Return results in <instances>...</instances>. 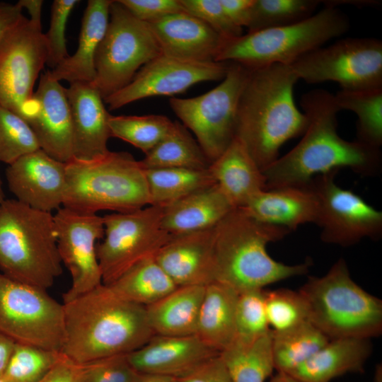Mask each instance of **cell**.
<instances>
[{"mask_svg":"<svg viewBox=\"0 0 382 382\" xmlns=\"http://www.w3.org/2000/svg\"><path fill=\"white\" fill-rule=\"evenodd\" d=\"M62 356V352L16 343L1 378L8 382H38Z\"/></svg>","mask_w":382,"mask_h":382,"instance_id":"f35d334b","label":"cell"},{"mask_svg":"<svg viewBox=\"0 0 382 382\" xmlns=\"http://www.w3.org/2000/svg\"><path fill=\"white\" fill-rule=\"evenodd\" d=\"M272 332L274 369L285 373L305 362L330 340L308 320L286 330Z\"/></svg>","mask_w":382,"mask_h":382,"instance_id":"e575fe53","label":"cell"},{"mask_svg":"<svg viewBox=\"0 0 382 382\" xmlns=\"http://www.w3.org/2000/svg\"><path fill=\"white\" fill-rule=\"evenodd\" d=\"M272 332L250 341L235 339L219 353L233 382H265L274 369Z\"/></svg>","mask_w":382,"mask_h":382,"instance_id":"4dcf8cb0","label":"cell"},{"mask_svg":"<svg viewBox=\"0 0 382 382\" xmlns=\"http://www.w3.org/2000/svg\"><path fill=\"white\" fill-rule=\"evenodd\" d=\"M134 382H177L176 378L154 374L139 373Z\"/></svg>","mask_w":382,"mask_h":382,"instance_id":"11a10c76","label":"cell"},{"mask_svg":"<svg viewBox=\"0 0 382 382\" xmlns=\"http://www.w3.org/2000/svg\"><path fill=\"white\" fill-rule=\"evenodd\" d=\"M4 199H4V190H3V188H2V184H1V178H0V205L4 202Z\"/></svg>","mask_w":382,"mask_h":382,"instance_id":"6f0895ef","label":"cell"},{"mask_svg":"<svg viewBox=\"0 0 382 382\" xmlns=\"http://www.w3.org/2000/svg\"><path fill=\"white\" fill-rule=\"evenodd\" d=\"M15 345L13 340L0 333V378L6 369Z\"/></svg>","mask_w":382,"mask_h":382,"instance_id":"816d5d0a","label":"cell"},{"mask_svg":"<svg viewBox=\"0 0 382 382\" xmlns=\"http://www.w3.org/2000/svg\"><path fill=\"white\" fill-rule=\"evenodd\" d=\"M73 129V157L88 160L109 150L111 137L103 98L92 83L75 81L65 88Z\"/></svg>","mask_w":382,"mask_h":382,"instance_id":"7402d4cb","label":"cell"},{"mask_svg":"<svg viewBox=\"0 0 382 382\" xmlns=\"http://www.w3.org/2000/svg\"><path fill=\"white\" fill-rule=\"evenodd\" d=\"M0 382H8V381L4 379L3 378H0Z\"/></svg>","mask_w":382,"mask_h":382,"instance_id":"680465c9","label":"cell"},{"mask_svg":"<svg viewBox=\"0 0 382 382\" xmlns=\"http://www.w3.org/2000/svg\"><path fill=\"white\" fill-rule=\"evenodd\" d=\"M319 0H254L248 32L294 24L314 14Z\"/></svg>","mask_w":382,"mask_h":382,"instance_id":"74e56055","label":"cell"},{"mask_svg":"<svg viewBox=\"0 0 382 382\" xmlns=\"http://www.w3.org/2000/svg\"><path fill=\"white\" fill-rule=\"evenodd\" d=\"M229 62H194L161 54L144 65L129 84L103 100L110 110L153 96L180 94L196 83L222 80Z\"/></svg>","mask_w":382,"mask_h":382,"instance_id":"e0dca14e","label":"cell"},{"mask_svg":"<svg viewBox=\"0 0 382 382\" xmlns=\"http://www.w3.org/2000/svg\"><path fill=\"white\" fill-rule=\"evenodd\" d=\"M150 205L166 207L215 183L209 169L165 168L145 169Z\"/></svg>","mask_w":382,"mask_h":382,"instance_id":"836d02e7","label":"cell"},{"mask_svg":"<svg viewBox=\"0 0 382 382\" xmlns=\"http://www.w3.org/2000/svg\"><path fill=\"white\" fill-rule=\"evenodd\" d=\"M322 4L324 6H330L337 8V6L341 4H352L355 6H378L381 4V1L374 0H366V1H340V0H329L322 1Z\"/></svg>","mask_w":382,"mask_h":382,"instance_id":"db71d44e","label":"cell"},{"mask_svg":"<svg viewBox=\"0 0 382 382\" xmlns=\"http://www.w3.org/2000/svg\"><path fill=\"white\" fill-rule=\"evenodd\" d=\"M180 2L186 12L206 23L224 38L243 35V29L230 21L219 0H180Z\"/></svg>","mask_w":382,"mask_h":382,"instance_id":"f6af8a7d","label":"cell"},{"mask_svg":"<svg viewBox=\"0 0 382 382\" xmlns=\"http://www.w3.org/2000/svg\"><path fill=\"white\" fill-rule=\"evenodd\" d=\"M349 28L346 14L337 8L324 6L294 24L224 38L216 62H235L250 70L276 64L290 66L328 41L344 35Z\"/></svg>","mask_w":382,"mask_h":382,"instance_id":"ba28073f","label":"cell"},{"mask_svg":"<svg viewBox=\"0 0 382 382\" xmlns=\"http://www.w3.org/2000/svg\"><path fill=\"white\" fill-rule=\"evenodd\" d=\"M230 21L239 28L248 26L254 0H219Z\"/></svg>","mask_w":382,"mask_h":382,"instance_id":"681fc988","label":"cell"},{"mask_svg":"<svg viewBox=\"0 0 382 382\" xmlns=\"http://www.w3.org/2000/svg\"><path fill=\"white\" fill-rule=\"evenodd\" d=\"M205 286H183L146 307L149 326L154 335H195Z\"/></svg>","mask_w":382,"mask_h":382,"instance_id":"f546056e","label":"cell"},{"mask_svg":"<svg viewBox=\"0 0 382 382\" xmlns=\"http://www.w3.org/2000/svg\"><path fill=\"white\" fill-rule=\"evenodd\" d=\"M372 352L371 339L343 337L329 341L289 374L303 382H330L347 373H361Z\"/></svg>","mask_w":382,"mask_h":382,"instance_id":"d4e9b609","label":"cell"},{"mask_svg":"<svg viewBox=\"0 0 382 382\" xmlns=\"http://www.w3.org/2000/svg\"><path fill=\"white\" fill-rule=\"evenodd\" d=\"M308 126L301 141L262 170L265 190L286 186L309 185L314 177L347 168L362 176L379 173L381 154L357 140L350 141L337 133L340 111L334 94L314 89L301 98Z\"/></svg>","mask_w":382,"mask_h":382,"instance_id":"6da1fadb","label":"cell"},{"mask_svg":"<svg viewBox=\"0 0 382 382\" xmlns=\"http://www.w3.org/2000/svg\"><path fill=\"white\" fill-rule=\"evenodd\" d=\"M338 171L316 175L310 185L318 199L316 224L323 242L348 247L364 238L378 240L382 235V213L359 195L338 186Z\"/></svg>","mask_w":382,"mask_h":382,"instance_id":"9a60e30c","label":"cell"},{"mask_svg":"<svg viewBox=\"0 0 382 382\" xmlns=\"http://www.w3.org/2000/svg\"><path fill=\"white\" fill-rule=\"evenodd\" d=\"M241 209L253 219L290 231L307 223H315L318 199L311 185L264 190Z\"/></svg>","mask_w":382,"mask_h":382,"instance_id":"cb8c5ba5","label":"cell"},{"mask_svg":"<svg viewBox=\"0 0 382 382\" xmlns=\"http://www.w3.org/2000/svg\"><path fill=\"white\" fill-rule=\"evenodd\" d=\"M0 270L5 276L47 290L62 273L52 213L16 199L0 205Z\"/></svg>","mask_w":382,"mask_h":382,"instance_id":"8992f818","label":"cell"},{"mask_svg":"<svg viewBox=\"0 0 382 382\" xmlns=\"http://www.w3.org/2000/svg\"><path fill=\"white\" fill-rule=\"evenodd\" d=\"M306 300L308 321L328 339H371L382 332V301L351 277L339 259L322 277H309L299 291Z\"/></svg>","mask_w":382,"mask_h":382,"instance_id":"52a82bcc","label":"cell"},{"mask_svg":"<svg viewBox=\"0 0 382 382\" xmlns=\"http://www.w3.org/2000/svg\"><path fill=\"white\" fill-rule=\"evenodd\" d=\"M107 286L120 297L145 307L178 287L154 257L137 262Z\"/></svg>","mask_w":382,"mask_h":382,"instance_id":"1f68e13d","label":"cell"},{"mask_svg":"<svg viewBox=\"0 0 382 382\" xmlns=\"http://www.w3.org/2000/svg\"><path fill=\"white\" fill-rule=\"evenodd\" d=\"M22 8H25L29 15V19L41 24L42 9L44 1L42 0H19L17 2Z\"/></svg>","mask_w":382,"mask_h":382,"instance_id":"f5cc1de1","label":"cell"},{"mask_svg":"<svg viewBox=\"0 0 382 382\" xmlns=\"http://www.w3.org/2000/svg\"><path fill=\"white\" fill-rule=\"evenodd\" d=\"M38 382H84L83 365L62 353L60 359Z\"/></svg>","mask_w":382,"mask_h":382,"instance_id":"c3c4849f","label":"cell"},{"mask_svg":"<svg viewBox=\"0 0 382 382\" xmlns=\"http://www.w3.org/2000/svg\"><path fill=\"white\" fill-rule=\"evenodd\" d=\"M78 0H54L51 7L50 28L44 33L47 49L46 65L52 70L67 58L66 40L65 36L68 18Z\"/></svg>","mask_w":382,"mask_h":382,"instance_id":"7bdbcfd3","label":"cell"},{"mask_svg":"<svg viewBox=\"0 0 382 382\" xmlns=\"http://www.w3.org/2000/svg\"><path fill=\"white\" fill-rule=\"evenodd\" d=\"M62 207L82 214L101 210L127 212L150 205L140 161L125 151H110L88 160L65 163Z\"/></svg>","mask_w":382,"mask_h":382,"instance_id":"5b68a950","label":"cell"},{"mask_svg":"<svg viewBox=\"0 0 382 382\" xmlns=\"http://www.w3.org/2000/svg\"><path fill=\"white\" fill-rule=\"evenodd\" d=\"M149 23L135 18L119 1H112L105 35L95 55L93 85L103 98L123 88L137 72L161 54Z\"/></svg>","mask_w":382,"mask_h":382,"instance_id":"9c48e42d","label":"cell"},{"mask_svg":"<svg viewBox=\"0 0 382 382\" xmlns=\"http://www.w3.org/2000/svg\"><path fill=\"white\" fill-rule=\"evenodd\" d=\"M39 149L29 124L16 113L0 106V162L10 165Z\"/></svg>","mask_w":382,"mask_h":382,"instance_id":"ab89813d","label":"cell"},{"mask_svg":"<svg viewBox=\"0 0 382 382\" xmlns=\"http://www.w3.org/2000/svg\"><path fill=\"white\" fill-rule=\"evenodd\" d=\"M173 121L164 115H110L111 137L119 138L141 150L145 154L170 132Z\"/></svg>","mask_w":382,"mask_h":382,"instance_id":"8d00e7d4","label":"cell"},{"mask_svg":"<svg viewBox=\"0 0 382 382\" xmlns=\"http://www.w3.org/2000/svg\"><path fill=\"white\" fill-rule=\"evenodd\" d=\"M290 66L308 83L333 81L349 91L382 87V41L343 38L310 52Z\"/></svg>","mask_w":382,"mask_h":382,"instance_id":"4fadbf2b","label":"cell"},{"mask_svg":"<svg viewBox=\"0 0 382 382\" xmlns=\"http://www.w3.org/2000/svg\"><path fill=\"white\" fill-rule=\"evenodd\" d=\"M177 382H233L219 354L209 359Z\"/></svg>","mask_w":382,"mask_h":382,"instance_id":"7dc6e473","label":"cell"},{"mask_svg":"<svg viewBox=\"0 0 382 382\" xmlns=\"http://www.w3.org/2000/svg\"><path fill=\"white\" fill-rule=\"evenodd\" d=\"M238 295L233 287L219 282L205 286L195 335L219 353L236 338Z\"/></svg>","mask_w":382,"mask_h":382,"instance_id":"f1b7e54d","label":"cell"},{"mask_svg":"<svg viewBox=\"0 0 382 382\" xmlns=\"http://www.w3.org/2000/svg\"><path fill=\"white\" fill-rule=\"evenodd\" d=\"M271 330L265 309V290L249 289L238 293L236 307V338L255 340Z\"/></svg>","mask_w":382,"mask_h":382,"instance_id":"b9f144b4","label":"cell"},{"mask_svg":"<svg viewBox=\"0 0 382 382\" xmlns=\"http://www.w3.org/2000/svg\"><path fill=\"white\" fill-rule=\"evenodd\" d=\"M26 122L47 154L62 163L73 157L72 121L65 88L50 70L40 75Z\"/></svg>","mask_w":382,"mask_h":382,"instance_id":"ac0fdd59","label":"cell"},{"mask_svg":"<svg viewBox=\"0 0 382 382\" xmlns=\"http://www.w3.org/2000/svg\"><path fill=\"white\" fill-rule=\"evenodd\" d=\"M6 178L16 199L30 207L52 213L62 207L65 189V163L41 149L8 165Z\"/></svg>","mask_w":382,"mask_h":382,"instance_id":"d6986e66","label":"cell"},{"mask_svg":"<svg viewBox=\"0 0 382 382\" xmlns=\"http://www.w3.org/2000/svg\"><path fill=\"white\" fill-rule=\"evenodd\" d=\"M250 69L230 62L221 83L209 91L189 98H172L173 112L196 137L211 162L216 159L235 138L239 98Z\"/></svg>","mask_w":382,"mask_h":382,"instance_id":"30bf717a","label":"cell"},{"mask_svg":"<svg viewBox=\"0 0 382 382\" xmlns=\"http://www.w3.org/2000/svg\"><path fill=\"white\" fill-rule=\"evenodd\" d=\"M298 80L289 65L250 69L238 101L235 138L261 170L279 157L285 142L307 128L308 118L294 97Z\"/></svg>","mask_w":382,"mask_h":382,"instance_id":"3957f363","label":"cell"},{"mask_svg":"<svg viewBox=\"0 0 382 382\" xmlns=\"http://www.w3.org/2000/svg\"><path fill=\"white\" fill-rule=\"evenodd\" d=\"M163 208L149 205L103 216L104 236L97 244L102 282L108 285L137 262L155 257L170 234L162 227Z\"/></svg>","mask_w":382,"mask_h":382,"instance_id":"7c38bea8","label":"cell"},{"mask_svg":"<svg viewBox=\"0 0 382 382\" xmlns=\"http://www.w3.org/2000/svg\"><path fill=\"white\" fill-rule=\"evenodd\" d=\"M162 54L194 62H214L224 38L186 11L149 23Z\"/></svg>","mask_w":382,"mask_h":382,"instance_id":"603a6c76","label":"cell"},{"mask_svg":"<svg viewBox=\"0 0 382 382\" xmlns=\"http://www.w3.org/2000/svg\"><path fill=\"white\" fill-rule=\"evenodd\" d=\"M233 209L214 184L164 207L161 224L170 235L203 231L216 226Z\"/></svg>","mask_w":382,"mask_h":382,"instance_id":"4316f807","label":"cell"},{"mask_svg":"<svg viewBox=\"0 0 382 382\" xmlns=\"http://www.w3.org/2000/svg\"><path fill=\"white\" fill-rule=\"evenodd\" d=\"M112 1H88L81 21L76 51L50 70L56 80H65L69 83L75 81L93 82L96 76L95 55L106 32Z\"/></svg>","mask_w":382,"mask_h":382,"instance_id":"83f0119b","label":"cell"},{"mask_svg":"<svg viewBox=\"0 0 382 382\" xmlns=\"http://www.w3.org/2000/svg\"><path fill=\"white\" fill-rule=\"evenodd\" d=\"M214 228L171 235L155 255L178 286H206L215 282Z\"/></svg>","mask_w":382,"mask_h":382,"instance_id":"44dd1931","label":"cell"},{"mask_svg":"<svg viewBox=\"0 0 382 382\" xmlns=\"http://www.w3.org/2000/svg\"><path fill=\"white\" fill-rule=\"evenodd\" d=\"M268 382H303L291 374L285 372L277 371Z\"/></svg>","mask_w":382,"mask_h":382,"instance_id":"9f6ffc18","label":"cell"},{"mask_svg":"<svg viewBox=\"0 0 382 382\" xmlns=\"http://www.w3.org/2000/svg\"><path fill=\"white\" fill-rule=\"evenodd\" d=\"M54 215L57 242L62 262L71 277L64 302L103 284L96 242L103 238V216L82 214L62 207Z\"/></svg>","mask_w":382,"mask_h":382,"instance_id":"2e32d148","label":"cell"},{"mask_svg":"<svg viewBox=\"0 0 382 382\" xmlns=\"http://www.w3.org/2000/svg\"><path fill=\"white\" fill-rule=\"evenodd\" d=\"M218 354L196 335H154L144 345L128 354L127 359L138 373L178 378Z\"/></svg>","mask_w":382,"mask_h":382,"instance_id":"ffe728a7","label":"cell"},{"mask_svg":"<svg viewBox=\"0 0 382 382\" xmlns=\"http://www.w3.org/2000/svg\"><path fill=\"white\" fill-rule=\"evenodd\" d=\"M334 96L340 110H350L357 115V141L380 149L382 145V87L340 90Z\"/></svg>","mask_w":382,"mask_h":382,"instance_id":"d590c367","label":"cell"},{"mask_svg":"<svg viewBox=\"0 0 382 382\" xmlns=\"http://www.w3.org/2000/svg\"><path fill=\"white\" fill-rule=\"evenodd\" d=\"M290 232L234 208L214 228L215 282L239 293L306 274L311 262L286 265L274 260L267 251L270 243L282 240Z\"/></svg>","mask_w":382,"mask_h":382,"instance_id":"277c9868","label":"cell"},{"mask_svg":"<svg viewBox=\"0 0 382 382\" xmlns=\"http://www.w3.org/2000/svg\"><path fill=\"white\" fill-rule=\"evenodd\" d=\"M63 306L61 352L79 364L128 354L154 335L146 307L120 297L103 284Z\"/></svg>","mask_w":382,"mask_h":382,"instance_id":"7a4b0ae2","label":"cell"},{"mask_svg":"<svg viewBox=\"0 0 382 382\" xmlns=\"http://www.w3.org/2000/svg\"><path fill=\"white\" fill-rule=\"evenodd\" d=\"M135 18L151 23L185 11L180 0H118Z\"/></svg>","mask_w":382,"mask_h":382,"instance_id":"bcb514c9","label":"cell"},{"mask_svg":"<svg viewBox=\"0 0 382 382\" xmlns=\"http://www.w3.org/2000/svg\"><path fill=\"white\" fill-rule=\"evenodd\" d=\"M47 54L42 25L25 16L0 40V106L25 121Z\"/></svg>","mask_w":382,"mask_h":382,"instance_id":"5bb4252c","label":"cell"},{"mask_svg":"<svg viewBox=\"0 0 382 382\" xmlns=\"http://www.w3.org/2000/svg\"><path fill=\"white\" fill-rule=\"evenodd\" d=\"M208 169L234 208L244 207L255 195L265 190L262 171L236 138L210 163Z\"/></svg>","mask_w":382,"mask_h":382,"instance_id":"484cf974","label":"cell"},{"mask_svg":"<svg viewBox=\"0 0 382 382\" xmlns=\"http://www.w3.org/2000/svg\"><path fill=\"white\" fill-rule=\"evenodd\" d=\"M23 17V8L18 3L0 1V40Z\"/></svg>","mask_w":382,"mask_h":382,"instance_id":"f907efd6","label":"cell"},{"mask_svg":"<svg viewBox=\"0 0 382 382\" xmlns=\"http://www.w3.org/2000/svg\"><path fill=\"white\" fill-rule=\"evenodd\" d=\"M265 309L269 326L274 332L308 320V306L299 291L288 289L265 291Z\"/></svg>","mask_w":382,"mask_h":382,"instance_id":"60d3db41","label":"cell"},{"mask_svg":"<svg viewBox=\"0 0 382 382\" xmlns=\"http://www.w3.org/2000/svg\"><path fill=\"white\" fill-rule=\"evenodd\" d=\"M82 365L84 382H134L139 374L129 364L127 354L106 357Z\"/></svg>","mask_w":382,"mask_h":382,"instance_id":"ee69618b","label":"cell"},{"mask_svg":"<svg viewBox=\"0 0 382 382\" xmlns=\"http://www.w3.org/2000/svg\"><path fill=\"white\" fill-rule=\"evenodd\" d=\"M0 333L15 343L61 352L64 306L47 290L0 273Z\"/></svg>","mask_w":382,"mask_h":382,"instance_id":"8fae6325","label":"cell"},{"mask_svg":"<svg viewBox=\"0 0 382 382\" xmlns=\"http://www.w3.org/2000/svg\"><path fill=\"white\" fill-rule=\"evenodd\" d=\"M144 169L180 168L207 169L208 160L187 129L174 122L167 136L140 161Z\"/></svg>","mask_w":382,"mask_h":382,"instance_id":"d6a6232c","label":"cell"}]
</instances>
